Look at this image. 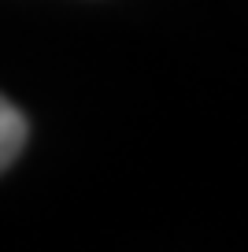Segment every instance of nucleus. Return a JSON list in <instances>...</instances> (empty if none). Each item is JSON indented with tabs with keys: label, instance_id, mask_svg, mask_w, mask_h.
I'll use <instances>...</instances> for the list:
<instances>
[{
	"label": "nucleus",
	"instance_id": "1",
	"mask_svg": "<svg viewBox=\"0 0 248 252\" xmlns=\"http://www.w3.org/2000/svg\"><path fill=\"white\" fill-rule=\"evenodd\" d=\"M26 137H30L26 115L8 100V96H0V174H4L19 156H23Z\"/></svg>",
	"mask_w": 248,
	"mask_h": 252
}]
</instances>
